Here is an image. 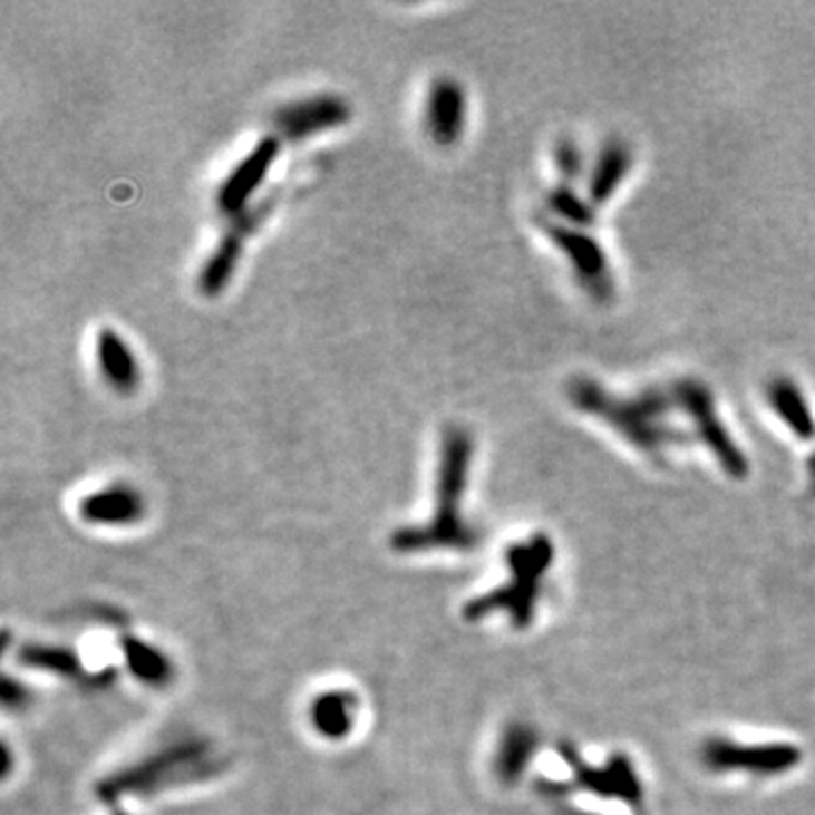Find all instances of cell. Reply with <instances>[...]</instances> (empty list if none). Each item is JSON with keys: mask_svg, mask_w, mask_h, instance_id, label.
I'll list each match as a JSON object with an SVG mask.
<instances>
[{"mask_svg": "<svg viewBox=\"0 0 815 815\" xmlns=\"http://www.w3.org/2000/svg\"><path fill=\"white\" fill-rule=\"evenodd\" d=\"M474 460V439L467 428L449 426L444 430L437 465V505L424 526L401 528L392 537V549L419 553L433 549L467 551L476 546V533L463 518L460 503L469 483Z\"/></svg>", "mask_w": 815, "mask_h": 815, "instance_id": "6da1fadb", "label": "cell"}, {"mask_svg": "<svg viewBox=\"0 0 815 815\" xmlns=\"http://www.w3.org/2000/svg\"><path fill=\"white\" fill-rule=\"evenodd\" d=\"M571 401L584 413H594L608 421L632 447L641 449L650 458L663 456L676 444L687 442L682 433L663 417L678 406L676 388L646 390L637 397H612L601 386L586 379H575L569 388Z\"/></svg>", "mask_w": 815, "mask_h": 815, "instance_id": "7a4b0ae2", "label": "cell"}, {"mask_svg": "<svg viewBox=\"0 0 815 815\" xmlns=\"http://www.w3.org/2000/svg\"><path fill=\"white\" fill-rule=\"evenodd\" d=\"M512 582L494 591L492 596L478 599L467 608V619H481L487 612L505 610L514 625L524 628L533 619V608L537 603L540 578L546 573L551 562V544L546 537H533L510 549Z\"/></svg>", "mask_w": 815, "mask_h": 815, "instance_id": "3957f363", "label": "cell"}, {"mask_svg": "<svg viewBox=\"0 0 815 815\" xmlns=\"http://www.w3.org/2000/svg\"><path fill=\"white\" fill-rule=\"evenodd\" d=\"M281 153V138L274 134L263 136L252 151L232 168L215 191V206L222 215L239 217L250 208V200L256 195L274 162Z\"/></svg>", "mask_w": 815, "mask_h": 815, "instance_id": "277c9868", "label": "cell"}, {"mask_svg": "<svg viewBox=\"0 0 815 815\" xmlns=\"http://www.w3.org/2000/svg\"><path fill=\"white\" fill-rule=\"evenodd\" d=\"M270 208H272V202L265 200V202H259L254 208L250 206L245 213H241L239 217L232 220L230 230L225 232V236L220 239V243L215 245V250L204 261V265L197 274V290L204 294V298H217V294L230 285V281L234 279V272L241 263L245 239L261 225Z\"/></svg>", "mask_w": 815, "mask_h": 815, "instance_id": "5b68a950", "label": "cell"}, {"mask_svg": "<svg viewBox=\"0 0 815 815\" xmlns=\"http://www.w3.org/2000/svg\"><path fill=\"white\" fill-rule=\"evenodd\" d=\"M351 118V105L338 94H316L281 105L274 116V129L288 140H304L336 129Z\"/></svg>", "mask_w": 815, "mask_h": 815, "instance_id": "8992f818", "label": "cell"}, {"mask_svg": "<svg viewBox=\"0 0 815 815\" xmlns=\"http://www.w3.org/2000/svg\"><path fill=\"white\" fill-rule=\"evenodd\" d=\"M544 230L551 243L566 254V259L575 270V276L586 288V292L594 294L596 300L608 298L614 281L603 245L596 239H591L586 232L569 227L564 222H560V225L546 222Z\"/></svg>", "mask_w": 815, "mask_h": 815, "instance_id": "52a82bcc", "label": "cell"}, {"mask_svg": "<svg viewBox=\"0 0 815 815\" xmlns=\"http://www.w3.org/2000/svg\"><path fill=\"white\" fill-rule=\"evenodd\" d=\"M676 390H678L682 408L693 419L696 435H700L709 444L714 456L718 458V463L731 476H738V478L746 476V469H748L746 458L740 456V452L736 449V444L731 442L727 428L720 424L709 390L705 386H700L698 381L676 384Z\"/></svg>", "mask_w": 815, "mask_h": 815, "instance_id": "ba28073f", "label": "cell"}, {"mask_svg": "<svg viewBox=\"0 0 815 815\" xmlns=\"http://www.w3.org/2000/svg\"><path fill=\"white\" fill-rule=\"evenodd\" d=\"M702 764L716 773L744 770L753 775H782L799 761V753L790 746H766V748H740L731 740H709L700 755Z\"/></svg>", "mask_w": 815, "mask_h": 815, "instance_id": "9c48e42d", "label": "cell"}, {"mask_svg": "<svg viewBox=\"0 0 815 815\" xmlns=\"http://www.w3.org/2000/svg\"><path fill=\"white\" fill-rule=\"evenodd\" d=\"M424 123L428 136L442 147H452L460 140L467 127V94L456 78L442 76L430 83Z\"/></svg>", "mask_w": 815, "mask_h": 815, "instance_id": "30bf717a", "label": "cell"}, {"mask_svg": "<svg viewBox=\"0 0 815 815\" xmlns=\"http://www.w3.org/2000/svg\"><path fill=\"white\" fill-rule=\"evenodd\" d=\"M80 516L96 526H132L145 516L140 492L127 483H114L80 501Z\"/></svg>", "mask_w": 815, "mask_h": 815, "instance_id": "8fae6325", "label": "cell"}, {"mask_svg": "<svg viewBox=\"0 0 815 815\" xmlns=\"http://www.w3.org/2000/svg\"><path fill=\"white\" fill-rule=\"evenodd\" d=\"M96 358L105 384L118 395H132L140 384V367L129 342L111 327L96 336Z\"/></svg>", "mask_w": 815, "mask_h": 815, "instance_id": "7c38bea8", "label": "cell"}, {"mask_svg": "<svg viewBox=\"0 0 815 815\" xmlns=\"http://www.w3.org/2000/svg\"><path fill=\"white\" fill-rule=\"evenodd\" d=\"M632 151L630 145L614 138L603 145V151L591 171L589 180V202L594 206H603L612 200V195L621 188L625 177L632 171Z\"/></svg>", "mask_w": 815, "mask_h": 815, "instance_id": "4fadbf2b", "label": "cell"}, {"mask_svg": "<svg viewBox=\"0 0 815 815\" xmlns=\"http://www.w3.org/2000/svg\"><path fill=\"white\" fill-rule=\"evenodd\" d=\"M766 399H768V406L773 408V413L777 415V419H782L784 426L795 437H799V439L813 437L815 419H813L808 399L793 379H788V377L773 379L766 388Z\"/></svg>", "mask_w": 815, "mask_h": 815, "instance_id": "5bb4252c", "label": "cell"}, {"mask_svg": "<svg viewBox=\"0 0 815 815\" xmlns=\"http://www.w3.org/2000/svg\"><path fill=\"white\" fill-rule=\"evenodd\" d=\"M356 702L349 693H324L313 705V725L322 736L338 738L351 729Z\"/></svg>", "mask_w": 815, "mask_h": 815, "instance_id": "9a60e30c", "label": "cell"}, {"mask_svg": "<svg viewBox=\"0 0 815 815\" xmlns=\"http://www.w3.org/2000/svg\"><path fill=\"white\" fill-rule=\"evenodd\" d=\"M533 748H535V736L531 729L514 727L505 734L498 753V773L505 782H514V777H518V773H522L524 766L528 764Z\"/></svg>", "mask_w": 815, "mask_h": 815, "instance_id": "2e32d148", "label": "cell"}, {"mask_svg": "<svg viewBox=\"0 0 815 815\" xmlns=\"http://www.w3.org/2000/svg\"><path fill=\"white\" fill-rule=\"evenodd\" d=\"M125 657L129 661V669L136 678H140L143 682H166L171 678V663L164 654H159V650L151 648L147 643H138V641H129L125 646Z\"/></svg>", "mask_w": 815, "mask_h": 815, "instance_id": "e0dca14e", "label": "cell"}, {"mask_svg": "<svg viewBox=\"0 0 815 815\" xmlns=\"http://www.w3.org/2000/svg\"><path fill=\"white\" fill-rule=\"evenodd\" d=\"M546 202H549V208L555 213V217L571 222L573 227L582 230L594 222V213H591V206L594 204L586 200H578V195L566 186L555 188Z\"/></svg>", "mask_w": 815, "mask_h": 815, "instance_id": "ac0fdd59", "label": "cell"}, {"mask_svg": "<svg viewBox=\"0 0 815 815\" xmlns=\"http://www.w3.org/2000/svg\"><path fill=\"white\" fill-rule=\"evenodd\" d=\"M26 659L32 661L35 666H46V669H52V673H66L72 676L80 671V666L76 661V657H70L66 650H43V648H32L26 652Z\"/></svg>", "mask_w": 815, "mask_h": 815, "instance_id": "d6986e66", "label": "cell"}, {"mask_svg": "<svg viewBox=\"0 0 815 815\" xmlns=\"http://www.w3.org/2000/svg\"><path fill=\"white\" fill-rule=\"evenodd\" d=\"M555 166L566 180H573V177L580 175L582 155H580V151H578L573 140L557 143V147H555Z\"/></svg>", "mask_w": 815, "mask_h": 815, "instance_id": "ffe728a7", "label": "cell"}]
</instances>
